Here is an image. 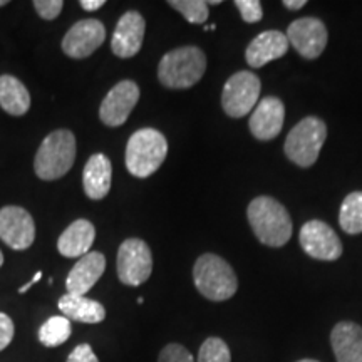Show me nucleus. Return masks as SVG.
I'll list each match as a JSON object with an SVG mask.
<instances>
[{
    "instance_id": "34",
    "label": "nucleus",
    "mask_w": 362,
    "mask_h": 362,
    "mask_svg": "<svg viewBox=\"0 0 362 362\" xmlns=\"http://www.w3.org/2000/svg\"><path fill=\"white\" fill-rule=\"evenodd\" d=\"M40 279H42V272H37V274H35V275H34V279H33V280H30V282H29V284L22 285V287L19 288V293H25L27 291H29V288H30V287H33V285H34L35 282H39V280H40Z\"/></svg>"
},
{
    "instance_id": "27",
    "label": "nucleus",
    "mask_w": 362,
    "mask_h": 362,
    "mask_svg": "<svg viewBox=\"0 0 362 362\" xmlns=\"http://www.w3.org/2000/svg\"><path fill=\"white\" fill-rule=\"evenodd\" d=\"M158 362H197L187 347L181 344H168L158 356Z\"/></svg>"
},
{
    "instance_id": "31",
    "label": "nucleus",
    "mask_w": 362,
    "mask_h": 362,
    "mask_svg": "<svg viewBox=\"0 0 362 362\" xmlns=\"http://www.w3.org/2000/svg\"><path fill=\"white\" fill-rule=\"evenodd\" d=\"M66 362H99V359L89 344H79L78 347H74Z\"/></svg>"
},
{
    "instance_id": "5",
    "label": "nucleus",
    "mask_w": 362,
    "mask_h": 362,
    "mask_svg": "<svg viewBox=\"0 0 362 362\" xmlns=\"http://www.w3.org/2000/svg\"><path fill=\"white\" fill-rule=\"evenodd\" d=\"M76 160V136L69 129H57L45 136L34 160L40 180L54 181L67 175Z\"/></svg>"
},
{
    "instance_id": "2",
    "label": "nucleus",
    "mask_w": 362,
    "mask_h": 362,
    "mask_svg": "<svg viewBox=\"0 0 362 362\" xmlns=\"http://www.w3.org/2000/svg\"><path fill=\"white\" fill-rule=\"evenodd\" d=\"M205 71V52L194 45H185L163 56L158 66V79L168 89H188L203 78Z\"/></svg>"
},
{
    "instance_id": "19",
    "label": "nucleus",
    "mask_w": 362,
    "mask_h": 362,
    "mask_svg": "<svg viewBox=\"0 0 362 362\" xmlns=\"http://www.w3.org/2000/svg\"><path fill=\"white\" fill-rule=\"evenodd\" d=\"M330 344L337 362H362V327L342 320L330 332Z\"/></svg>"
},
{
    "instance_id": "32",
    "label": "nucleus",
    "mask_w": 362,
    "mask_h": 362,
    "mask_svg": "<svg viewBox=\"0 0 362 362\" xmlns=\"http://www.w3.org/2000/svg\"><path fill=\"white\" fill-rule=\"evenodd\" d=\"M79 4L84 11L93 12V11H99V8H101L106 2H104V0H81Z\"/></svg>"
},
{
    "instance_id": "37",
    "label": "nucleus",
    "mask_w": 362,
    "mask_h": 362,
    "mask_svg": "<svg viewBox=\"0 0 362 362\" xmlns=\"http://www.w3.org/2000/svg\"><path fill=\"white\" fill-rule=\"evenodd\" d=\"M4 265V255H2V252H0V267Z\"/></svg>"
},
{
    "instance_id": "24",
    "label": "nucleus",
    "mask_w": 362,
    "mask_h": 362,
    "mask_svg": "<svg viewBox=\"0 0 362 362\" xmlns=\"http://www.w3.org/2000/svg\"><path fill=\"white\" fill-rule=\"evenodd\" d=\"M71 320L64 315H52L40 325L39 341L45 347H57L71 337Z\"/></svg>"
},
{
    "instance_id": "7",
    "label": "nucleus",
    "mask_w": 362,
    "mask_h": 362,
    "mask_svg": "<svg viewBox=\"0 0 362 362\" xmlns=\"http://www.w3.org/2000/svg\"><path fill=\"white\" fill-rule=\"evenodd\" d=\"M260 79L250 71H240L226 81L221 106L230 117H243L255 110L260 98Z\"/></svg>"
},
{
    "instance_id": "1",
    "label": "nucleus",
    "mask_w": 362,
    "mask_h": 362,
    "mask_svg": "<svg viewBox=\"0 0 362 362\" xmlns=\"http://www.w3.org/2000/svg\"><path fill=\"white\" fill-rule=\"evenodd\" d=\"M248 223L267 247H284L292 237V218L282 203L272 197H257L247 208Z\"/></svg>"
},
{
    "instance_id": "29",
    "label": "nucleus",
    "mask_w": 362,
    "mask_h": 362,
    "mask_svg": "<svg viewBox=\"0 0 362 362\" xmlns=\"http://www.w3.org/2000/svg\"><path fill=\"white\" fill-rule=\"evenodd\" d=\"M34 7L44 21H54L62 12L64 2L62 0H35Z\"/></svg>"
},
{
    "instance_id": "14",
    "label": "nucleus",
    "mask_w": 362,
    "mask_h": 362,
    "mask_svg": "<svg viewBox=\"0 0 362 362\" xmlns=\"http://www.w3.org/2000/svg\"><path fill=\"white\" fill-rule=\"evenodd\" d=\"M146 33V21L136 11H128L117 21L111 39V49L115 56L121 59H129L141 51Z\"/></svg>"
},
{
    "instance_id": "25",
    "label": "nucleus",
    "mask_w": 362,
    "mask_h": 362,
    "mask_svg": "<svg viewBox=\"0 0 362 362\" xmlns=\"http://www.w3.org/2000/svg\"><path fill=\"white\" fill-rule=\"evenodd\" d=\"M168 6L178 11L189 24H205L210 16L205 0H170Z\"/></svg>"
},
{
    "instance_id": "17",
    "label": "nucleus",
    "mask_w": 362,
    "mask_h": 362,
    "mask_svg": "<svg viewBox=\"0 0 362 362\" xmlns=\"http://www.w3.org/2000/svg\"><path fill=\"white\" fill-rule=\"evenodd\" d=\"M288 47H291V44H288L287 35L279 33V30H265L248 44L245 51L247 64L252 69H259V67H264L275 59L285 56Z\"/></svg>"
},
{
    "instance_id": "6",
    "label": "nucleus",
    "mask_w": 362,
    "mask_h": 362,
    "mask_svg": "<svg viewBox=\"0 0 362 362\" xmlns=\"http://www.w3.org/2000/svg\"><path fill=\"white\" fill-rule=\"evenodd\" d=\"M325 138H327V126L324 121L315 116H307L293 126L285 138V155L300 168H310L319 160Z\"/></svg>"
},
{
    "instance_id": "16",
    "label": "nucleus",
    "mask_w": 362,
    "mask_h": 362,
    "mask_svg": "<svg viewBox=\"0 0 362 362\" xmlns=\"http://www.w3.org/2000/svg\"><path fill=\"white\" fill-rule=\"evenodd\" d=\"M106 270V259L101 252H89L81 257L78 264L72 267L66 280L67 293L72 296H86L96 285Z\"/></svg>"
},
{
    "instance_id": "20",
    "label": "nucleus",
    "mask_w": 362,
    "mask_h": 362,
    "mask_svg": "<svg viewBox=\"0 0 362 362\" xmlns=\"http://www.w3.org/2000/svg\"><path fill=\"white\" fill-rule=\"evenodd\" d=\"M112 165L103 153L93 155L86 163L83 171V187L90 200H103L111 189Z\"/></svg>"
},
{
    "instance_id": "26",
    "label": "nucleus",
    "mask_w": 362,
    "mask_h": 362,
    "mask_svg": "<svg viewBox=\"0 0 362 362\" xmlns=\"http://www.w3.org/2000/svg\"><path fill=\"white\" fill-rule=\"evenodd\" d=\"M197 362H232V354L223 339L208 337L202 344Z\"/></svg>"
},
{
    "instance_id": "28",
    "label": "nucleus",
    "mask_w": 362,
    "mask_h": 362,
    "mask_svg": "<svg viewBox=\"0 0 362 362\" xmlns=\"http://www.w3.org/2000/svg\"><path fill=\"white\" fill-rule=\"evenodd\" d=\"M235 7L242 13V19L248 24H257L264 17V8L259 0H235Z\"/></svg>"
},
{
    "instance_id": "11",
    "label": "nucleus",
    "mask_w": 362,
    "mask_h": 362,
    "mask_svg": "<svg viewBox=\"0 0 362 362\" xmlns=\"http://www.w3.org/2000/svg\"><path fill=\"white\" fill-rule=\"evenodd\" d=\"M0 238L12 250H25L35 240L33 215L21 206H4L0 210Z\"/></svg>"
},
{
    "instance_id": "13",
    "label": "nucleus",
    "mask_w": 362,
    "mask_h": 362,
    "mask_svg": "<svg viewBox=\"0 0 362 362\" xmlns=\"http://www.w3.org/2000/svg\"><path fill=\"white\" fill-rule=\"evenodd\" d=\"M106 39L103 22L96 19L79 21L62 39V52L71 59H84L96 52Z\"/></svg>"
},
{
    "instance_id": "23",
    "label": "nucleus",
    "mask_w": 362,
    "mask_h": 362,
    "mask_svg": "<svg viewBox=\"0 0 362 362\" xmlns=\"http://www.w3.org/2000/svg\"><path fill=\"white\" fill-rule=\"evenodd\" d=\"M339 225L346 233H362V192L349 193L339 211Z\"/></svg>"
},
{
    "instance_id": "10",
    "label": "nucleus",
    "mask_w": 362,
    "mask_h": 362,
    "mask_svg": "<svg viewBox=\"0 0 362 362\" xmlns=\"http://www.w3.org/2000/svg\"><path fill=\"white\" fill-rule=\"evenodd\" d=\"M287 40L304 59L314 61L327 45V29L324 22L315 17H302L293 21L287 29Z\"/></svg>"
},
{
    "instance_id": "21",
    "label": "nucleus",
    "mask_w": 362,
    "mask_h": 362,
    "mask_svg": "<svg viewBox=\"0 0 362 362\" xmlns=\"http://www.w3.org/2000/svg\"><path fill=\"white\" fill-rule=\"evenodd\" d=\"M59 310L69 320H78L83 324H99L106 319V309L98 300L86 296L66 293L59 298Z\"/></svg>"
},
{
    "instance_id": "22",
    "label": "nucleus",
    "mask_w": 362,
    "mask_h": 362,
    "mask_svg": "<svg viewBox=\"0 0 362 362\" xmlns=\"http://www.w3.org/2000/svg\"><path fill=\"white\" fill-rule=\"evenodd\" d=\"M0 106L12 116H24L30 107V94L22 81L11 74L0 76Z\"/></svg>"
},
{
    "instance_id": "35",
    "label": "nucleus",
    "mask_w": 362,
    "mask_h": 362,
    "mask_svg": "<svg viewBox=\"0 0 362 362\" xmlns=\"http://www.w3.org/2000/svg\"><path fill=\"white\" fill-rule=\"evenodd\" d=\"M208 6H218V4H221L220 0H210V2H206Z\"/></svg>"
},
{
    "instance_id": "18",
    "label": "nucleus",
    "mask_w": 362,
    "mask_h": 362,
    "mask_svg": "<svg viewBox=\"0 0 362 362\" xmlns=\"http://www.w3.org/2000/svg\"><path fill=\"white\" fill-rule=\"evenodd\" d=\"M96 240V228L89 220H76L67 226L57 240V250L67 259H81L88 255Z\"/></svg>"
},
{
    "instance_id": "12",
    "label": "nucleus",
    "mask_w": 362,
    "mask_h": 362,
    "mask_svg": "<svg viewBox=\"0 0 362 362\" xmlns=\"http://www.w3.org/2000/svg\"><path fill=\"white\" fill-rule=\"evenodd\" d=\"M139 101V88L133 81L126 79L117 83L99 107V117L110 128L123 126Z\"/></svg>"
},
{
    "instance_id": "4",
    "label": "nucleus",
    "mask_w": 362,
    "mask_h": 362,
    "mask_svg": "<svg viewBox=\"0 0 362 362\" xmlns=\"http://www.w3.org/2000/svg\"><path fill=\"white\" fill-rule=\"evenodd\" d=\"M168 155V141L158 129H138L126 146V168L136 178H148L156 173Z\"/></svg>"
},
{
    "instance_id": "3",
    "label": "nucleus",
    "mask_w": 362,
    "mask_h": 362,
    "mask_svg": "<svg viewBox=\"0 0 362 362\" xmlns=\"http://www.w3.org/2000/svg\"><path fill=\"white\" fill-rule=\"evenodd\" d=\"M193 282L197 291L211 302L228 300L238 291L232 265L215 253H205L194 262Z\"/></svg>"
},
{
    "instance_id": "30",
    "label": "nucleus",
    "mask_w": 362,
    "mask_h": 362,
    "mask_svg": "<svg viewBox=\"0 0 362 362\" xmlns=\"http://www.w3.org/2000/svg\"><path fill=\"white\" fill-rule=\"evenodd\" d=\"M13 334H16V327H13L12 319L4 312H0V352L8 347V344L13 339Z\"/></svg>"
},
{
    "instance_id": "33",
    "label": "nucleus",
    "mask_w": 362,
    "mask_h": 362,
    "mask_svg": "<svg viewBox=\"0 0 362 362\" xmlns=\"http://www.w3.org/2000/svg\"><path fill=\"white\" fill-rule=\"evenodd\" d=\"M305 0H284V7H287L288 11H298L305 6Z\"/></svg>"
},
{
    "instance_id": "36",
    "label": "nucleus",
    "mask_w": 362,
    "mask_h": 362,
    "mask_svg": "<svg viewBox=\"0 0 362 362\" xmlns=\"http://www.w3.org/2000/svg\"><path fill=\"white\" fill-rule=\"evenodd\" d=\"M297 362H319V361H314V359H302V361H297Z\"/></svg>"
},
{
    "instance_id": "8",
    "label": "nucleus",
    "mask_w": 362,
    "mask_h": 362,
    "mask_svg": "<svg viewBox=\"0 0 362 362\" xmlns=\"http://www.w3.org/2000/svg\"><path fill=\"white\" fill-rule=\"evenodd\" d=\"M153 255L141 238H128L117 250V277L128 287H138L151 277Z\"/></svg>"
},
{
    "instance_id": "15",
    "label": "nucleus",
    "mask_w": 362,
    "mask_h": 362,
    "mask_svg": "<svg viewBox=\"0 0 362 362\" xmlns=\"http://www.w3.org/2000/svg\"><path fill=\"white\" fill-rule=\"evenodd\" d=\"M285 121V106L279 98L267 96L259 101L250 115V133L259 141H270L277 138Z\"/></svg>"
},
{
    "instance_id": "9",
    "label": "nucleus",
    "mask_w": 362,
    "mask_h": 362,
    "mask_svg": "<svg viewBox=\"0 0 362 362\" xmlns=\"http://www.w3.org/2000/svg\"><path fill=\"white\" fill-rule=\"evenodd\" d=\"M298 242L307 255L315 260L334 262L342 255V243L332 226L320 220H310L300 228Z\"/></svg>"
},
{
    "instance_id": "38",
    "label": "nucleus",
    "mask_w": 362,
    "mask_h": 362,
    "mask_svg": "<svg viewBox=\"0 0 362 362\" xmlns=\"http://www.w3.org/2000/svg\"><path fill=\"white\" fill-rule=\"evenodd\" d=\"M4 6H7V0H0V7H4Z\"/></svg>"
}]
</instances>
